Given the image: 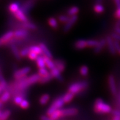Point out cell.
Listing matches in <instances>:
<instances>
[{"label":"cell","instance_id":"3","mask_svg":"<svg viewBox=\"0 0 120 120\" xmlns=\"http://www.w3.org/2000/svg\"><path fill=\"white\" fill-rule=\"evenodd\" d=\"M64 104L65 103L64 102L62 96L57 98L56 99L54 100L53 102L52 103V104L50 105V106L48 108L46 112L47 115L50 116L51 114L53 113L56 110L61 109V108L63 107Z\"/></svg>","mask_w":120,"mask_h":120},{"label":"cell","instance_id":"8","mask_svg":"<svg viewBox=\"0 0 120 120\" xmlns=\"http://www.w3.org/2000/svg\"><path fill=\"white\" fill-rule=\"evenodd\" d=\"M35 4L34 0H27L21 5L20 9L26 15L29 14L31 10L33 9Z\"/></svg>","mask_w":120,"mask_h":120},{"label":"cell","instance_id":"49","mask_svg":"<svg viewBox=\"0 0 120 120\" xmlns=\"http://www.w3.org/2000/svg\"><path fill=\"white\" fill-rule=\"evenodd\" d=\"M113 120H120V116H114Z\"/></svg>","mask_w":120,"mask_h":120},{"label":"cell","instance_id":"6","mask_svg":"<svg viewBox=\"0 0 120 120\" xmlns=\"http://www.w3.org/2000/svg\"><path fill=\"white\" fill-rule=\"evenodd\" d=\"M14 38L19 41H23L28 38L30 34V31L23 28H18L14 31Z\"/></svg>","mask_w":120,"mask_h":120},{"label":"cell","instance_id":"19","mask_svg":"<svg viewBox=\"0 0 120 120\" xmlns=\"http://www.w3.org/2000/svg\"><path fill=\"white\" fill-rule=\"evenodd\" d=\"M105 46H107L106 39H101L100 41H99V44L94 49V52L96 54L100 53Z\"/></svg>","mask_w":120,"mask_h":120},{"label":"cell","instance_id":"20","mask_svg":"<svg viewBox=\"0 0 120 120\" xmlns=\"http://www.w3.org/2000/svg\"><path fill=\"white\" fill-rule=\"evenodd\" d=\"M43 56H44V59L45 63L46 68L47 69L51 71V70H52L54 68H55V65L54 60H53V59L48 58V57L45 56L44 55H43Z\"/></svg>","mask_w":120,"mask_h":120},{"label":"cell","instance_id":"17","mask_svg":"<svg viewBox=\"0 0 120 120\" xmlns=\"http://www.w3.org/2000/svg\"><path fill=\"white\" fill-rule=\"evenodd\" d=\"M54 63L55 65V68L59 70L61 72H63L64 71L66 67L64 61L61 59H55L54 60Z\"/></svg>","mask_w":120,"mask_h":120},{"label":"cell","instance_id":"29","mask_svg":"<svg viewBox=\"0 0 120 120\" xmlns=\"http://www.w3.org/2000/svg\"><path fill=\"white\" fill-rule=\"evenodd\" d=\"M29 49H30V52H31L35 53L39 56L43 55L42 51L41 49L39 47V45H31L29 47Z\"/></svg>","mask_w":120,"mask_h":120},{"label":"cell","instance_id":"10","mask_svg":"<svg viewBox=\"0 0 120 120\" xmlns=\"http://www.w3.org/2000/svg\"><path fill=\"white\" fill-rule=\"evenodd\" d=\"M106 42H107V47L108 49H109V52L110 53V54L115 55L117 51L115 49V45H114V41L112 39V38L111 37V36H107L105 38Z\"/></svg>","mask_w":120,"mask_h":120},{"label":"cell","instance_id":"44","mask_svg":"<svg viewBox=\"0 0 120 120\" xmlns=\"http://www.w3.org/2000/svg\"><path fill=\"white\" fill-rule=\"evenodd\" d=\"M114 45H115V49L116 50L117 52H118L120 49V42L118 41H114Z\"/></svg>","mask_w":120,"mask_h":120},{"label":"cell","instance_id":"52","mask_svg":"<svg viewBox=\"0 0 120 120\" xmlns=\"http://www.w3.org/2000/svg\"><path fill=\"white\" fill-rule=\"evenodd\" d=\"M2 92H3V90H2V88H1V87L0 86V94Z\"/></svg>","mask_w":120,"mask_h":120},{"label":"cell","instance_id":"34","mask_svg":"<svg viewBox=\"0 0 120 120\" xmlns=\"http://www.w3.org/2000/svg\"><path fill=\"white\" fill-rule=\"evenodd\" d=\"M53 79L52 77L50 74L48 76H46V77H41L40 78V80L39 81V83L43 85V84L47 83L50 82Z\"/></svg>","mask_w":120,"mask_h":120},{"label":"cell","instance_id":"27","mask_svg":"<svg viewBox=\"0 0 120 120\" xmlns=\"http://www.w3.org/2000/svg\"><path fill=\"white\" fill-rule=\"evenodd\" d=\"M50 99V95L49 94H44L40 97L39 102L41 105H45L46 104H47V103L49 102Z\"/></svg>","mask_w":120,"mask_h":120},{"label":"cell","instance_id":"26","mask_svg":"<svg viewBox=\"0 0 120 120\" xmlns=\"http://www.w3.org/2000/svg\"><path fill=\"white\" fill-rule=\"evenodd\" d=\"M79 12V8L77 6H71L68 9V10L67 11V15L69 17H72V16L77 15Z\"/></svg>","mask_w":120,"mask_h":120},{"label":"cell","instance_id":"24","mask_svg":"<svg viewBox=\"0 0 120 120\" xmlns=\"http://www.w3.org/2000/svg\"><path fill=\"white\" fill-rule=\"evenodd\" d=\"M51 118L55 120H58L60 119L63 118V111L61 109H59V110H56L53 113L51 114L49 116Z\"/></svg>","mask_w":120,"mask_h":120},{"label":"cell","instance_id":"12","mask_svg":"<svg viewBox=\"0 0 120 120\" xmlns=\"http://www.w3.org/2000/svg\"><path fill=\"white\" fill-rule=\"evenodd\" d=\"M14 16L18 21L20 22L21 23L27 22L30 21L28 17V15H26L20 9L15 13L14 14Z\"/></svg>","mask_w":120,"mask_h":120},{"label":"cell","instance_id":"43","mask_svg":"<svg viewBox=\"0 0 120 120\" xmlns=\"http://www.w3.org/2000/svg\"><path fill=\"white\" fill-rule=\"evenodd\" d=\"M40 120H53V119L52 118H51L48 115H42L40 117Z\"/></svg>","mask_w":120,"mask_h":120},{"label":"cell","instance_id":"14","mask_svg":"<svg viewBox=\"0 0 120 120\" xmlns=\"http://www.w3.org/2000/svg\"><path fill=\"white\" fill-rule=\"evenodd\" d=\"M9 47L13 56H14L15 58L18 61H20L22 60V57L20 56V50H19V48L15 44H10Z\"/></svg>","mask_w":120,"mask_h":120},{"label":"cell","instance_id":"25","mask_svg":"<svg viewBox=\"0 0 120 120\" xmlns=\"http://www.w3.org/2000/svg\"><path fill=\"white\" fill-rule=\"evenodd\" d=\"M74 96H75V95L74 94L68 91L67 93H66L63 96H62V98H63V99L65 104H68V103L71 102L74 99Z\"/></svg>","mask_w":120,"mask_h":120},{"label":"cell","instance_id":"54","mask_svg":"<svg viewBox=\"0 0 120 120\" xmlns=\"http://www.w3.org/2000/svg\"><path fill=\"white\" fill-rule=\"evenodd\" d=\"M1 113H2V112L0 110V116H1Z\"/></svg>","mask_w":120,"mask_h":120},{"label":"cell","instance_id":"31","mask_svg":"<svg viewBox=\"0 0 120 120\" xmlns=\"http://www.w3.org/2000/svg\"><path fill=\"white\" fill-rule=\"evenodd\" d=\"M79 73L82 77H86L89 74V68L86 65H82L79 69Z\"/></svg>","mask_w":120,"mask_h":120},{"label":"cell","instance_id":"47","mask_svg":"<svg viewBox=\"0 0 120 120\" xmlns=\"http://www.w3.org/2000/svg\"><path fill=\"white\" fill-rule=\"evenodd\" d=\"M114 31H115L114 32H115V33L120 35V27H115Z\"/></svg>","mask_w":120,"mask_h":120},{"label":"cell","instance_id":"50","mask_svg":"<svg viewBox=\"0 0 120 120\" xmlns=\"http://www.w3.org/2000/svg\"><path fill=\"white\" fill-rule=\"evenodd\" d=\"M102 2V0H96V4H101Z\"/></svg>","mask_w":120,"mask_h":120},{"label":"cell","instance_id":"35","mask_svg":"<svg viewBox=\"0 0 120 120\" xmlns=\"http://www.w3.org/2000/svg\"><path fill=\"white\" fill-rule=\"evenodd\" d=\"M11 115V112L9 110H6L2 112L1 115L0 116V120H7Z\"/></svg>","mask_w":120,"mask_h":120},{"label":"cell","instance_id":"2","mask_svg":"<svg viewBox=\"0 0 120 120\" xmlns=\"http://www.w3.org/2000/svg\"><path fill=\"white\" fill-rule=\"evenodd\" d=\"M89 86V83L87 81H80L72 83L68 87V91L75 95L80 93L86 90Z\"/></svg>","mask_w":120,"mask_h":120},{"label":"cell","instance_id":"53","mask_svg":"<svg viewBox=\"0 0 120 120\" xmlns=\"http://www.w3.org/2000/svg\"><path fill=\"white\" fill-rule=\"evenodd\" d=\"M118 52V53L119 55H120V50H119L118 51V52Z\"/></svg>","mask_w":120,"mask_h":120},{"label":"cell","instance_id":"11","mask_svg":"<svg viewBox=\"0 0 120 120\" xmlns=\"http://www.w3.org/2000/svg\"><path fill=\"white\" fill-rule=\"evenodd\" d=\"M63 117L73 116L77 115L79 110L75 107H69L66 109H62Z\"/></svg>","mask_w":120,"mask_h":120},{"label":"cell","instance_id":"38","mask_svg":"<svg viewBox=\"0 0 120 120\" xmlns=\"http://www.w3.org/2000/svg\"><path fill=\"white\" fill-rule=\"evenodd\" d=\"M19 106H20V107L21 109H23V110L28 109L30 107V102L27 99H23Z\"/></svg>","mask_w":120,"mask_h":120},{"label":"cell","instance_id":"32","mask_svg":"<svg viewBox=\"0 0 120 120\" xmlns=\"http://www.w3.org/2000/svg\"><path fill=\"white\" fill-rule=\"evenodd\" d=\"M38 74L40 76V77H46V76H48L50 74V71L46 68L38 69Z\"/></svg>","mask_w":120,"mask_h":120},{"label":"cell","instance_id":"22","mask_svg":"<svg viewBox=\"0 0 120 120\" xmlns=\"http://www.w3.org/2000/svg\"><path fill=\"white\" fill-rule=\"evenodd\" d=\"M11 93L9 90L4 91H3V93H2L1 97H0V100L1 101V102L3 103H6L7 102L9 101V100L10 99V98H11Z\"/></svg>","mask_w":120,"mask_h":120},{"label":"cell","instance_id":"30","mask_svg":"<svg viewBox=\"0 0 120 120\" xmlns=\"http://www.w3.org/2000/svg\"><path fill=\"white\" fill-rule=\"evenodd\" d=\"M104 7L101 4H96L93 7V11L97 14H101L104 12Z\"/></svg>","mask_w":120,"mask_h":120},{"label":"cell","instance_id":"41","mask_svg":"<svg viewBox=\"0 0 120 120\" xmlns=\"http://www.w3.org/2000/svg\"><path fill=\"white\" fill-rule=\"evenodd\" d=\"M110 36L114 41H118L120 42V35L119 34L116 33L115 32H113L111 34Z\"/></svg>","mask_w":120,"mask_h":120},{"label":"cell","instance_id":"13","mask_svg":"<svg viewBox=\"0 0 120 120\" xmlns=\"http://www.w3.org/2000/svg\"><path fill=\"white\" fill-rule=\"evenodd\" d=\"M19 28H23L28 31H35L38 29V26L31 22H27L22 23L20 24V27Z\"/></svg>","mask_w":120,"mask_h":120},{"label":"cell","instance_id":"46","mask_svg":"<svg viewBox=\"0 0 120 120\" xmlns=\"http://www.w3.org/2000/svg\"><path fill=\"white\" fill-rule=\"evenodd\" d=\"M114 1H115L116 8H120V0H114Z\"/></svg>","mask_w":120,"mask_h":120},{"label":"cell","instance_id":"23","mask_svg":"<svg viewBox=\"0 0 120 120\" xmlns=\"http://www.w3.org/2000/svg\"><path fill=\"white\" fill-rule=\"evenodd\" d=\"M47 23L49 25L53 30H57L58 28L59 23L57 19L54 17H50L47 20Z\"/></svg>","mask_w":120,"mask_h":120},{"label":"cell","instance_id":"28","mask_svg":"<svg viewBox=\"0 0 120 120\" xmlns=\"http://www.w3.org/2000/svg\"><path fill=\"white\" fill-rule=\"evenodd\" d=\"M36 66L38 68V69H42V68H46L45 63V61L43 55L39 56V57L38 58L36 61Z\"/></svg>","mask_w":120,"mask_h":120},{"label":"cell","instance_id":"21","mask_svg":"<svg viewBox=\"0 0 120 120\" xmlns=\"http://www.w3.org/2000/svg\"><path fill=\"white\" fill-rule=\"evenodd\" d=\"M20 7L21 6L19 2H14L9 6L8 9H9V11L12 14L14 15L16 12L18 11L20 9Z\"/></svg>","mask_w":120,"mask_h":120},{"label":"cell","instance_id":"37","mask_svg":"<svg viewBox=\"0 0 120 120\" xmlns=\"http://www.w3.org/2000/svg\"><path fill=\"white\" fill-rule=\"evenodd\" d=\"M23 99H25V98L20 96V95H16V96H13V102L15 104L19 106Z\"/></svg>","mask_w":120,"mask_h":120},{"label":"cell","instance_id":"33","mask_svg":"<svg viewBox=\"0 0 120 120\" xmlns=\"http://www.w3.org/2000/svg\"><path fill=\"white\" fill-rule=\"evenodd\" d=\"M70 17L68 15H64V14H61L58 15V20L61 23L66 24L68 22V20H69Z\"/></svg>","mask_w":120,"mask_h":120},{"label":"cell","instance_id":"18","mask_svg":"<svg viewBox=\"0 0 120 120\" xmlns=\"http://www.w3.org/2000/svg\"><path fill=\"white\" fill-rule=\"evenodd\" d=\"M74 47L77 50H83L88 48L87 39H79L75 42Z\"/></svg>","mask_w":120,"mask_h":120},{"label":"cell","instance_id":"16","mask_svg":"<svg viewBox=\"0 0 120 120\" xmlns=\"http://www.w3.org/2000/svg\"><path fill=\"white\" fill-rule=\"evenodd\" d=\"M50 75H52L53 79H56V80L59 81V82H63L64 80V78L61 74L62 72H61L56 68L50 71Z\"/></svg>","mask_w":120,"mask_h":120},{"label":"cell","instance_id":"42","mask_svg":"<svg viewBox=\"0 0 120 120\" xmlns=\"http://www.w3.org/2000/svg\"><path fill=\"white\" fill-rule=\"evenodd\" d=\"M114 16L118 20L120 19V8H117L115 13H114Z\"/></svg>","mask_w":120,"mask_h":120},{"label":"cell","instance_id":"1","mask_svg":"<svg viewBox=\"0 0 120 120\" xmlns=\"http://www.w3.org/2000/svg\"><path fill=\"white\" fill-rule=\"evenodd\" d=\"M94 112L98 114H108L112 112V108L109 104L104 101L101 98H98L93 105Z\"/></svg>","mask_w":120,"mask_h":120},{"label":"cell","instance_id":"36","mask_svg":"<svg viewBox=\"0 0 120 120\" xmlns=\"http://www.w3.org/2000/svg\"><path fill=\"white\" fill-rule=\"evenodd\" d=\"M88 41V48H94L99 44V41L96 39H87Z\"/></svg>","mask_w":120,"mask_h":120},{"label":"cell","instance_id":"45","mask_svg":"<svg viewBox=\"0 0 120 120\" xmlns=\"http://www.w3.org/2000/svg\"><path fill=\"white\" fill-rule=\"evenodd\" d=\"M112 113H113V115H114V116H120V111L113 110V111H112Z\"/></svg>","mask_w":120,"mask_h":120},{"label":"cell","instance_id":"7","mask_svg":"<svg viewBox=\"0 0 120 120\" xmlns=\"http://www.w3.org/2000/svg\"><path fill=\"white\" fill-rule=\"evenodd\" d=\"M108 83L110 91L113 96H116L117 94V88L116 85L115 79L113 75H110L108 77Z\"/></svg>","mask_w":120,"mask_h":120},{"label":"cell","instance_id":"40","mask_svg":"<svg viewBox=\"0 0 120 120\" xmlns=\"http://www.w3.org/2000/svg\"><path fill=\"white\" fill-rule=\"evenodd\" d=\"M38 57H39V55H37L36 53L31 52H30L27 58H28L30 60H31V61H36Z\"/></svg>","mask_w":120,"mask_h":120},{"label":"cell","instance_id":"4","mask_svg":"<svg viewBox=\"0 0 120 120\" xmlns=\"http://www.w3.org/2000/svg\"><path fill=\"white\" fill-rule=\"evenodd\" d=\"M30 72H31V68L30 67H24V68L16 70L13 74V77L15 80H22L24 78L26 77Z\"/></svg>","mask_w":120,"mask_h":120},{"label":"cell","instance_id":"15","mask_svg":"<svg viewBox=\"0 0 120 120\" xmlns=\"http://www.w3.org/2000/svg\"><path fill=\"white\" fill-rule=\"evenodd\" d=\"M39 45L42 51V54L43 55L45 56H47L48 58H50L53 59V55L51 52V51L50 50V49L48 48V47L47 46V45L45 44L43 42H40L39 44Z\"/></svg>","mask_w":120,"mask_h":120},{"label":"cell","instance_id":"5","mask_svg":"<svg viewBox=\"0 0 120 120\" xmlns=\"http://www.w3.org/2000/svg\"><path fill=\"white\" fill-rule=\"evenodd\" d=\"M14 38V32L12 30L8 31L0 37V47L8 45Z\"/></svg>","mask_w":120,"mask_h":120},{"label":"cell","instance_id":"9","mask_svg":"<svg viewBox=\"0 0 120 120\" xmlns=\"http://www.w3.org/2000/svg\"><path fill=\"white\" fill-rule=\"evenodd\" d=\"M78 15L72 16L70 17L69 20H68V22L64 24V26L63 27V31L64 33H68L70 30L73 28V26L75 25V24L77 23L78 20Z\"/></svg>","mask_w":120,"mask_h":120},{"label":"cell","instance_id":"51","mask_svg":"<svg viewBox=\"0 0 120 120\" xmlns=\"http://www.w3.org/2000/svg\"><path fill=\"white\" fill-rule=\"evenodd\" d=\"M3 104L4 103L2 102L0 100V109H1V107H3Z\"/></svg>","mask_w":120,"mask_h":120},{"label":"cell","instance_id":"48","mask_svg":"<svg viewBox=\"0 0 120 120\" xmlns=\"http://www.w3.org/2000/svg\"><path fill=\"white\" fill-rule=\"evenodd\" d=\"M115 27H120V19L117 20V22L115 23Z\"/></svg>","mask_w":120,"mask_h":120},{"label":"cell","instance_id":"39","mask_svg":"<svg viewBox=\"0 0 120 120\" xmlns=\"http://www.w3.org/2000/svg\"><path fill=\"white\" fill-rule=\"evenodd\" d=\"M20 56L22 58H25V57L28 56V55L29 53H30V49H29V47H25L23 48L22 50L20 52Z\"/></svg>","mask_w":120,"mask_h":120}]
</instances>
